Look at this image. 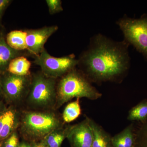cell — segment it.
Listing matches in <instances>:
<instances>
[{"label":"cell","instance_id":"obj_1","mask_svg":"<svg viewBox=\"0 0 147 147\" xmlns=\"http://www.w3.org/2000/svg\"><path fill=\"white\" fill-rule=\"evenodd\" d=\"M128 44L125 40L116 42L96 35L78 59L77 66L91 82L117 81L129 67Z\"/></svg>","mask_w":147,"mask_h":147},{"label":"cell","instance_id":"obj_2","mask_svg":"<svg viewBox=\"0 0 147 147\" xmlns=\"http://www.w3.org/2000/svg\"><path fill=\"white\" fill-rule=\"evenodd\" d=\"M57 82V102L55 109L74 98H86L96 100L101 93L91 84L90 81L81 70L74 69L59 78Z\"/></svg>","mask_w":147,"mask_h":147},{"label":"cell","instance_id":"obj_3","mask_svg":"<svg viewBox=\"0 0 147 147\" xmlns=\"http://www.w3.org/2000/svg\"><path fill=\"white\" fill-rule=\"evenodd\" d=\"M64 123L51 110L25 111L21 115L19 127L24 140L29 142L42 140Z\"/></svg>","mask_w":147,"mask_h":147},{"label":"cell","instance_id":"obj_4","mask_svg":"<svg viewBox=\"0 0 147 147\" xmlns=\"http://www.w3.org/2000/svg\"><path fill=\"white\" fill-rule=\"evenodd\" d=\"M57 79L41 71L32 75L27 101L32 108L43 110L55 109L57 102Z\"/></svg>","mask_w":147,"mask_h":147},{"label":"cell","instance_id":"obj_5","mask_svg":"<svg viewBox=\"0 0 147 147\" xmlns=\"http://www.w3.org/2000/svg\"><path fill=\"white\" fill-rule=\"evenodd\" d=\"M34 58V63L39 66L41 72L45 76L56 79L76 68L79 63L78 59L73 54L57 57L51 56L45 48Z\"/></svg>","mask_w":147,"mask_h":147},{"label":"cell","instance_id":"obj_6","mask_svg":"<svg viewBox=\"0 0 147 147\" xmlns=\"http://www.w3.org/2000/svg\"><path fill=\"white\" fill-rule=\"evenodd\" d=\"M125 40L147 59V16L134 19L124 16L117 22Z\"/></svg>","mask_w":147,"mask_h":147},{"label":"cell","instance_id":"obj_7","mask_svg":"<svg viewBox=\"0 0 147 147\" xmlns=\"http://www.w3.org/2000/svg\"><path fill=\"white\" fill-rule=\"evenodd\" d=\"M32 75L19 76L6 72L0 76L3 95L8 102H19L28 95Z\"/></svg>","mask_w":147,"mask_h":147},{"label":"cell","instance_id":"obj_8","mask_svg":"<svg viewBox=\"0 0 147 147\" xmlns=\"http://www.w3.org/2000/svg\"><path fill=\"white\" fill-rule=\"evenodd\" d=\"M58 29L57 26L54 25L40 28L26 30L28 54L34 57L39 55L45 49L44 45L47 40Z\"/></svg>","mask_w":147,"mask_h":147},{"label":"cell","instance_id":"obj_9","mask_svg":"<svg viewBox=\"0 0 147 147\" xmlns=\"http://www.w3.org/2000/svg\"><path fill=\"white\" fill-rule=\"evenodd\" d=\"M66 139L71 147H92V131L88 117L79 123L67 126Z\"/></svg>","mask_w":147,"mask_h":147},{"label":"cell","instance_id":"obj_10","mask_svg":"<svg viewBox=\"0 0 147 147\" xmlns=\"http://www.w3.org/2000/svg\"><path fill=\"white\" fill-rule=\"evenodd\" d=\"M20 118V113L12 107L6 108L0 113V142L16 130Z\"/></svg>","mask_w":147,"mask_h":147},{"label":"cell","instance_id":"obj_11","mask_svg":"<svg viewBox=\"0 0 147 147\" xmlns=\"http://www.w3.org/2000/svg\"><path fill=\"white\" fill-rule=\"evenodd\" d=\"M28 53L11 48L7 43L3 33L0 35V76L7 71L9 65L14 58Z\"/></svg>","mask_w":147,"mask_h":147},{"label":"cell","instance_id":"obj_12","mask_svg":"<svg viewBox=\"0 0 147 147\" xmlns=\"http://www.w3.org/2000/svg\"><path fill=\"white\" fill-rule=\"evenodd\" d=\"M93 134L92 147H113L112 137L94 121L88 117Z\"/></svg>","mask_w":147,"mask_h":147},{"label":"cell","instance_id":"obj_13","mask_svg":"<svg viewBox=\"0 0 147 147\" xmlns=\"http://www.w3.org/2000/svg\"><path fill=\"white\" fill-rule=\"evenodd\" d=\"M113 147H134L135 132L133 124L129 125L120 133L112 137Z\"/></svg>","mask_w":147,"mask_h":147},{"label":"cell","instance_id":"obj_14","mask_svg":"<svg viewBox=\"0 0 147 147\" xmlns=\"http://www.w3.org/2000/svg\"><path fill=\"white\" fill-rule=\"evenodd\" d=\"M27 33L26 30H15L9 32L5 37L7 43L11 48L17 51H27Z\"/></svg>","mask_w":147,"mask_h":147},{"label":"cell","instance_id":"obj_15","mask_svg":"<svg viewBox=\"0 0 147 147\" xmlns=\"http://www.w3.org/2000/svg\"><path fill=\"white\" fill-rule=\"evenodd\" d=\"M31 63L24 56H19L12 60L9 65L7 71L19 76L31 75Z\"/></svg>","mask_w":147,"mask_h":147},{"label":"cell","instance_id":"obj_16","mask_svg":"<svg viewBox=\"0 0 147 147\" xmlns=\"http://www.w3.org/2000/svg\"><path fill=\"white\" fill-rule=\"evenodd\" d=\"M67 126L55 129L48 134L43 140L48 147H61L67 135Z\"/></svg>","mask_w":147,"mask_h":147},{"label":"cell","instance_id":"obj_17","mask_svg":"<svg viewBox=\"0 0 147 147\" xmlns=\"http://www.w3.org/2000/svg\"><path fill=\"white\" fill-rule=\"evenodd\" d=\"M82 113L80 98L69 102L66 106L63 113L62 119L64 123H69L78 118Z\"/></svg>","mask_w":147,"mask_h":147},{"label":"cell","instance_id":"obj_18","mask_svg":"<svg viewBox=\"0 0 147 147\" xmlns=\"http://www.w3.org/2000/svg\"><path fill=\"white\" fill-rule=\"evenodd\" d=\"M127 119L144 123L147 119V100H142L129 110Z\"/></svg>","mask_w":147,"mask_h":147},{"label":"cell","instance_id":"obj_19","mask_svg":"<svg viewBox=\"0 0 147 147\" xmlns=\"http://www.w3.org/2000/svg\"><path fill=\"white\" fill-rule=\"evenodd\" d=\"M134 147H147V119L135 132Z\"/></svg>","mask_w":147,"mask_h":147},{"label":"cell","instance_id":"obj_20","mask_svg":"<svg viewBox=\"0 0 147 147\" xmlns=\"http://www.w3.org/2000/svg\"><path fill=\"white\" fill-rule=\"evenodd\" d=\"M20 143L18 132L16 130L0 142V147H19Z\"/></svg>","mask_w":147,"mask_h":147},{"label":"cell","instance_id":"obj_21","mask_svg":"<svg viewBox=\"0 0 147 147\" xmlns=\"http://www.w3.org/2000/svg\"><path fill=\"white\" fill-rule=\"evenodd\" d=\"M49 12L51 15H54L63 11L62 1L61 0H46Z\"/></svg>","mask_w":147,"mask_h":147},{"label":"cell","instance_id":"obj_22","mask_svg":"<svg viewBox=\"0 0 147 147\" xmlns=\"http://www.w3.org/2000/svg\"><path fill=\"white\" fill-rule=\"evenodd\" d=\"M12 1L11 0H0V26H1V23L4 13Z\"/></svg>","mask_w":147,"mask_h":147},{"label":"cell","instance_id":"obj_23","mask_svg":"<svg viewBox=\"0 0 147 147\" xmlns=\"http://www.w3.org/2000/svg\"><path fill=\"white\" fill-rule=\"evenodd\" d=\"M30 143L31 147H48L43 139L36 141V142H30Z\"/></svg>","mask_w":147,"mask_h":147},{"label":"cell","instance_id":"obj_24","mask_svg":"<svg viewBox=\"0 0 147 147\" xmlns=\"http://www.w3.org/2000/svg\"><path fill=\"white\" fill-rule=\"evenodd\" d=\"M19 147H31V146L30 142L24 140L20 142Z\"/></svg>","mask_w":147,"mask_h":147},{"label":"cell","instance_id":"obj_25","mask_svg":"<svg viewBox=\"0 0 147 147\" xmlns=\"http://www.w3.org/2000/svg\"><path fill=\"white\" fill-rule=\"evenodd\" d=\"M6 108L4 104L3 103L2 101L0 100V113L2 112L4 110H5Z\"/></svg>","mask_w":147,"mask_h":147},{"label":"cell","instance_id":"obj_26","mask_svg":"<svg viewBox=\"0 0 147 147\" xmlns=\"http://www.w3.org/2000/svg\"><path fill=\"white\" fill-rule=\"evenodd\" d=\"M2 91L1 86V81H0V96L2 95Z\"/></svg>","mask_w":147,"mask_h":147},{"label":"cell","instance_id":"obj_27","mask_svg":"<svg viewBox=\"0 0 147 147\" xmlns=\"http://www.w3.org/2000/svg\"><path fill=\"white\" fill-rule=\"evenodd\" d=\"M1 26H0V35L1 34H2L3 33V32H2V31L1 30Z\"/></svg>","mask_w":147,"mask_h":147}]
</instances>
